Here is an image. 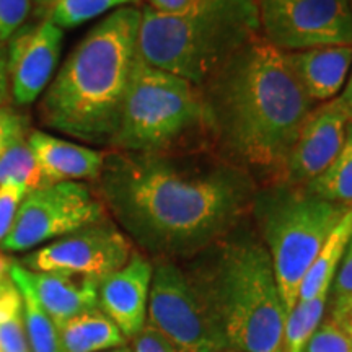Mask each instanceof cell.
<instances>
[{
  "label": "cell",
  "mask_w": 352,
  "mask_h": 352,
  "mask_svg": "<svg viewBox=\"0 0 352 352\" xmlns=\"http://www.w3.org/2000/svg\"><path fill=\"white\" fill-rule=\"evenodd\" d=\"M108 217L152 261H186L252 214L258 184L209 151H109L96 179Z\"/></svg>",
  "instance_id": "6da1fadb"
},
{
  "label": "cell",
  "mask_w": 352,
  "mask_h": 352,
  "mask_svg": "<svg viewBox=\"0 0 352 352\" xmlns=\"http://www.w3.org/2000/svg\"><path fill=\"white\" fill-rule=\"evenodd\" d=\"M208 148L258 186L280 184L298 131L316 104L285 52L261 34L201 87Z\"/></svg>",
  "instance_id": "7a4b0ae2"
},
{
  "label": "cell",
  "mask_w": 352,
  "mask_h": 352,
  "mask_svg": "<svg viewBox=\"0 0 352 352\" xmlns=\"http://www.w3.org/2000/svg\"><path fill=\"white\" fill-rule=\"evenodd\" d=\"M140 19L139 7L118 8L74 47L38 103L46 129L109 148L138 59Z\"/></svg>",
  "instance_id": "3957f363"
},
{
  "label": "cell",
  "mask_w": 352,
  "mask_h": 352,
  "mask_svg": "<svg viewBox=\"0 0 352 352\" xmlns=\"http://www.w3.org/2000/svg\"><path fill=\"white\" fill-rule=\"evenodd\" d=\"M239 230V228H236ZM233 232L189 267L233 352H276L285 311L267 250L256 235Z\"/></svg>",
  "instance_id": "277c9868"
},
{
  "label": "cell",
  "mask_w": 352,
  "mask_h": 352,
  "mask_svg": "<svg viewBox=\"0 0 352 352\" xmlns=\"http://www.w3.org/2000/svg\"><path fill=\"white\" fill-rule=\"evenodd\" d=\"M140 10L139 59L199 88L261 34L254 0H192L173 13Z\"/></svg>",
  "instance_id": "5b68a950"
},
{
  "label": "cell",
  "mask_w": 352,
  "mask_h": 352,
  "mask_svg": "<svg viewBox=\"0 0 352 352\" xmlns=\"http://www.w3.org/2000/svg\"><path fill=\"white\" fill-rule=\"evenodd\" d=\"M109 151H209L201 88L186 78L145 64L138 56Z\"/></svg>",
  "instance_id": "8992f818"
},
{
  "label": "cell",
  "mask_w": 352,
  "mask_h": 352,
  "mask_svg": "<svg viewBox=\"0 0 352 352\" xmlns=\"http://www.w3.org/2000/svg\"><path fill=\"white\" fill-rule=\"evenodd\" d=\"M347 210L349 206L321 199L303 186L258 188L250 215L271 258L287 315L311 263Z\"/></svg>",
  "instance_id": "52a82bcc"
},
{
  "label": "cell",
  "mask_w": 352,
  "mask_h": 352,
  "mask_svg": "<svg viewBox=\"0 0 352 352\" xmlns=\"http://www.w3.org/2000/svg\"><path fill=\"white\" fill-rule=\"evenodd\" d=\"M147 323L184 352H233L208 298L179 263L153 261Z\"/></svg>",
  "instance_id": "ba28073f"
},
{
  "label": "cell",
  "mask_w": 352,
  "mask_h": 352,
  "mask_svg": "<svg viewBox=\"0 0 352 352\" xmlns=\"http://www.w3.org/2000/svg\"><path fill=\"white\" fill-rule=\"evenodd\" d=\"M107 217L103 202L87 183L67 182L38 188L21 202L10 232L0 241V250L6 253L33 252Z\"/></svg>",
  "instance_id": "9c48e42d"
},
{
  "label": "cell",
  "mask_w": 352,
  "mask_h": 352,
  "mask_svg": "<svg viewBox=\"0 0 352 352\" xmlns=\"http://www.w3.org/2000/svg\"><path fill=\"white\" fill-rule=\"evenodd\" d=\"M259 33L283 52L352 46L347 0H254Z\"/></svg>",
  "instance_id": "30bf717a"
},
{
  "label": "cell",
  "mask_w": 352,
  "mask_h": 352,
  "mask_svg": "<svg viewBox=\"0 0 352 352\" xmlns=\"http://www.w3.org/2000/svg\"><path fill=\"white\" fill-rule=\"evenodd\" d=\"M135 252L121 228L107 217L39 246L20 264L34 272H59L101 283Z\"/></svg>",
  "instance_id": "8fae6325"
},
{
  "label": "cell",
  "mask_w": 352,
  "mask_h": 352,
  "mask_svg": "<svg viewBox=\"0 0 352 352\" xmlns=\"http://www.w3.org/2000/svg\"><path fill=\"white\" fill-rule=\"evenodd\" d=\"M64 32L43 19L25 23L7 44L10 95L16 107L33 104L50 87L63 52Z\"/></svg>",
  "instance_id": "7c38bea8"
},
{
  "label": "cell",
  "mask_w": 352,
  "mask_h": 352,
  "mask_svg": "<svg viewBox=\"0 0 352 352\" xmlns=\"http://www.w3.org/2000/svg\"><path fill=\"white\" fill-rule=\"evenodd\" d=\"M347 126L349 120L340 98L316 104L298 131L280 184L307 186L318 178L341 152Z\"/></svg>",
  "instance_id": "4fadbf2b"
},
{
  "label": "cell",
  "mask_w": 352,
  "mask_h": 352,
  "mask_svg": "<svg viewBox=\"0 0 352 352\" xmlns=\"http://www.w3.org/2000/svg\"><path fill=\"white\" fill-rule=\"evenodd\" d=\"M152 276L153 261L135 250L121 270L100 283V310L121 329L127 341L147 323Z\"/></svg>",
  "instance_id": "5bb4252c"
},
{
  "label": "cell",
  "mask_w": 352,
  "mask_h": 352,
  "mask_svg": "<svg viewBox=\"0 0 352 352\" xmlns=\"http://www.w3.org/2000/svg\"><path fill=\"white\" fill-rule=\"evenodd\" d=\"M44 186L67 182H96L104 165L107 152L70 142L46 131H30L26 138Z\"/></svg>",
  "instance_id": "9a60e30c"
},
{
  "label": "cell",
  "mask_w": 352,
  "mask_h": 352,
  "mask_svg": "<svg viewBox=\"0 0 352 352\" xmlns=\"http://www.w3.org/2000/svg\"><path fill=\"white\" fill-rule=\"evenodd\" d=\"M290 69L315 104L334 100L346 85L352 67V46H323L285 52Z\"/></svg>",
  "instance_id": "2e32d148"
},
{
  "label": "cell",
  "mask_w": 352,
  "mask_h": 352,
  "mask_svg": "<svg viewBox=\"0 0 352 352\" xmlns=\"http://www.w3.org/2000/svg\"><path fill=\"white\" fill-rule=\"evenodd\" d=\"M25 276L44 311L54 321L56 328L74 316L100 308V284L95 280L59 272H34L26 267Z\"/></svg>",
  "instance_id": "e0dca14e"
},
{
  "label": "cell",
  "mask_w": 352,
  "mask_h": 352,
  "mask_svg": "<svg viewBox=\"0 0 352 352\" xmlns=\"http://www.w3.org/2000/svg\"><path fill=\"white\" fill-rule=\"evenodd\" d=\"M129 344L100 308L74 316L57 328L59 352H101Z\"/></svg>",
  "instance_id": "ac0fdd59"
},
{
  "label": "cell",
  "mask_w": 352,
  "mask_h": 352,
  "mask_svg": "<svg viewBox=\"0 0 352 352\" xmlns=\"http://www.w3.org/2000/svg\"><path fill=\"white\" fill-rule=\"evenodd\" d=\"M352 239V206L344 214L338 226L333 228L329 236L324 241L321 250L316 254L315 261L311 263L305 279L300 285L298 300L307 302L320 296V294H329L333 277L340 267L341 259L344 256L347 245Z\"/></svg>",
  "instance_id": "d6986e66"
},
{
  "label": "cell",
  "mask_w": 352,
  "mask_h": 352,
  "mask_svg": "<svg viewBox=\"0 0 352 352\" xmlns=\"http://www.w3.org/2000/svg\"><path fill=\"white\" fill-rule=\"evenodd\" d=\"M12 280L20 290L21 300H23V318L26 336L32 352H59L57 346V328L50 315L44 311L41 303L30 287L25 276V267L20 261H10L8 264Z\"/></svg>",
  "instance_id": "ffe728a7"
},
{
  "label": "cell",
  "mask_w": 352,
  "mask_h": 352,
  "mask_svg": "<svg viewBox=\"0 0 352 352\" xmlns=\"http://www.w3.org/2000/svg\"><path fill=\"white\" fill-rule=\"evenodd\" d=\"M308 192L336 202L342 206H352V124L347 126L346 142L333 164L318 178L303 186Z\"/></svg>",
  "instance_id": "44dd1931"
},
{
  "label": "cell",
  "mask_w": 352,
  "mask_h": 352,
  "mask_svg": "<svg viewBox=\"0 0 352 352\" xmlns=\"http://www.w3.org/2000/svg\"><path fill=\"white\" fill-rule=\"evenodd\" d=\"M329 294H320L311 300H298L285 320L279 352H303L308 340L327 316Z\"/></svg>",
  "instance_id": "7402d4cb"
},
{
  "label": "cell",
  "mask_w": 352,
  "mask_h": 352,
  "mask_svg": "<svg viewBox=\"0 0 352 352\" xmlns=\"http://www.w3.org/2000/svg\"><path fill=\"white\" fill-rule=\"evenodd\" d=\"M142 0H57L44 15L57 28L72 30L121 7H139Z\"/></svg>",
  "instance_id": "603a6c76"
},
{
  "label": "cell",
  "mask_w": 352,
  "mask_h": 352,
  "mask_svg": "<svg viewBox=\"0 0 352 352\" xmlns=\"http://www.w3.org/2000/svg\"><path fill=\"white\" fill-rule=\"evenodd\" d=\"M0 352H32L25 328L23 300L15 283L0 297Z\"/></svg>",
  "instance_id": "cb8c5ba5"
},
{
  "label": "cell",
  "mask_w": 352,
  "mask_h": 352,
  "mask_svg": "<svg viewBox=\"0 0 352 352\" xmlns=\"http://www.w3.org/2000/svg\"><path fill=\"white\" fill-rule=\"evenodd\" d=\"M0 184H21L30 191L44 186L38 164L26 139L15 142L0 155Z\"/></svg>",
  "instance_id": "d4e9b609"
},
{
  "label": "cell",
  "mask_w": 352,
  "mask_h": 352,
  "mask_svg": "<svg viewBox=\"0 0 352 352\" xmlns=\"http://www.w3.org/2000/svg\"><path fill=\"white\" fill-rule=\"evenodd\" d=\"M352 311V239L347 245L340 267L333 277L328 297V316L341 321Z\"/></svg>",
  "instance_id": "484cf974"
},
{
  "label": "cell",
  "mask_w": 352,
  "mask_h": 352,
  "mask_svg": "<svg viewBox=\"0 0 352 352\" xmlns=\"http://www.w3.org/2000/svg\"><path fill=\"white\" fill-rule=\"evenodd\" d=\"M303 352H352V341L338 321L324 316Z\"/></svg>",
  "instance_id": "4316f807"
},
{
  "label": "cell",
  "mask_w": 352,
  "mask_h": 352,
  "mask_svg": "<svg viewBox=\"0 0 352 352\" xmlns=\"http://www.w3.org/2000/svg\"><path fill=\"white\" fill-rule=\"evenodd\" d=\"M30 134V120L13 104L0 107V155Z\"/></svg>",
  "instance_id": "83f0119b"
},
{
  "label": "cell",
  "mask_w": 352,
  "mask_h": 352,
  "mask_svg": "<svg viewBox=\"0 0 352 352\" xmlns=\"http://www.w3.org/2000/svg\"><path fill=\"white\" fill-rule=\"evenodd\" d=\"M33 0H0V43H7L26 23Z\"/></svg>",
  "instance_id": "f1b7e54d"
},
{
  "label": "cell",
  "mask_w": 352,
  "mask_h": 352,
  "mask_svg": "<svg viewBox=\"0 0 352 352\" xmlns=\"http://www.w3.org/2000/svg\"><path fill=\"white\" fill-rule=\"evenodd\" d=\"M28 192L30 189L21 184H0V241L10 232L21 202Z\"/></svg>",
  "instance_id": "f546056e"
},
{
  "label": "cell",
  "mask_w": 352,
  "mask_h": 352,
  "mask_svg": "<svg viewBox=\"0 0 352 352\" xmlns=\"http://www.w3.org/2000/svg\"><path fill=\"white\" fill-rule=\"evenodd\" d=\"M129 346L132 352H184L148 323H145V327L131 338Z\"/></svg>",
  "instance_id": "4dcf8cb0"
},
{
  "label": "cell",
  "mask_w": 352,
  "mask_h": 352,
  "mask_svg": "<svg viewBox=\"0 0 352 352\" xmlns=\"http://www.w3.org/2000/svg\"><path fill=\"white\" fill-rule=\"evenodd\" d=\"M10 95V80H8V65H7V44L0 43V107L7 104Z\"/></svg>",
  "instance_id": "1f68e13d"
},
{
  "label": "cell",
  "mask_w": 352,
  "mask_h": 352,
  "mask_svg": "<svg viewBox=\"0 0 352 352\" xmlns=\"http://www.w3.org/2000/svg\"><path fill=\"white\" fill-rule=\"evenodd\" d=\"M191 2L192 0H145V7L162 13H173L182 10Z\"/></svg>",
  "instance_id": "d6a6232c"
},
{
  "label": "cell",
  "mask_w": 352,
  "mask_h": 352,
  "mask_svg": "<svg viewBox=\"0 0 352 352\" xmlns=\"http://www.w3.org/2000/svg\"><path fill=\"white\" fill-rule=\"evenodd\" d=\"M338 98H340L342 108H344L347 120H349V124H352V67H351L349 76H347L346 85L342 88L341 95L338 96Z\"/></svg>",
  "instance_id": "836d02e7"
},
{
  "label": "cell",
  "mask_w": 352,
  "mask_h": 352,
  "mask_svg": "<svg viewBox=\"0 0 352 352\" xmlns=\"http://www.w3.org/2000/svg\"><path fill=\"white\" fill-rule=\"evenodd\" d=\"M8 264H10V261L0 254V297L13 285L10 272H8Z\"/></svg>",
  "instance_id": "e575fe53"
},
{
  "label": "cell",
  "mask_w": 352,
  "mask_h": 352,
  "mask_svg": "<svg viewBox=\"0 0 352 352\" xmlns=\"http://www.w3.org/2000/svg\"><path fill=\"white\" fill-rule=\"evenodd\" d=\"M57 0H33L34 7H36L38 12H41L43 15H46L47 12L51 10V7L54 6Z\"/></svg>",
  "instance_id": "d590c367"
},
{
  "label": "cell",
  "mask_w": 352,
  "mask_h": 352,
  "mask_svg": "<svg viewBox=\"0 0 352 352\" xmlns=\"http://www.w3.org/2000/svg\"><path fill=\"white\" fill-rule=\"evenodd\" d=\"M338 323L341 324V328L344 329V333L351 338V341H352V311L351 314H347L341 321H338Z\"/></svg>",
  "instance_id": "8d00e7d4"
},
{
  "label": "cell",
  "mask_w": 352,
  "mask_h": 352,
  "mask_svg": "<svg viewBox=\"0 0 352 352\" xmlns=\"http://www.w3.org/2000/svg\"><path fill=\"white\" fill-rule=\"evenodd\" d=\"M101 352H132L131 346L126 344V346H121V347H114V349H108V351H101Z\"/></svg>",
  "instance_id": "74e56055"
},
{
  "label": "cell",
  "mask_w": 352,
  "mask_h": 352,
  "mask_svg": "<svg viewBox=\"0 0 352 352\" xmlns=\"http://www.w3.org/2000/svg\"><path fill=\"white\" fill-rule=\"evenodd\" d=\"M347 3H349V10H351V15H352V0H347Z\"/></svg>",
  "instance_id": "f35d334b"
},
{
  "label": "cell",
  "mask_w": 352,
  "mask_h": 352,
  "mask_svg": "<svg viewBox=\"0 0 352 352\" xmlns=\"http://www.w3.org/2000/svg\"><path fill=\"white\" fill-rule=\"evenodd\" d=\"M276 352H279V351H276Z\"/></svg>",
  "instance_id": "ab89813d"
}]
</instances>
